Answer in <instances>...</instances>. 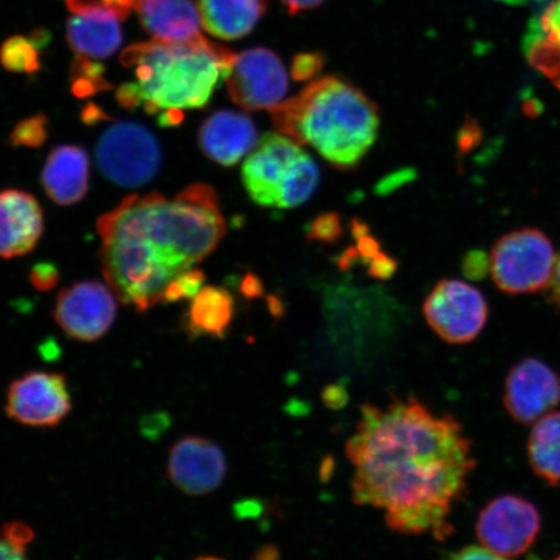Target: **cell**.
I'll use <instances>...</instances> for the list:
<instances>
[{"mask_svg":"<svg viewBox=\"0 0 560 560\" xmlns=\"http://www.w3.org/2000/svg\"><path fill=\"white\" fill-rule=\"evenodd\" d=\"M290 15L317 9L325 0H280Z\"/></svg>","mask_w":560,"mask_h":560,"instance_id":"cell-35","label":"cell"},{"mask_svg":"<svg viewBox=\"0 0 560 560\" xmlns=\"http://www.w3.org/2000/svg\"><path fill=\"white\" fill-rule=\"evenodd\" d=\"M529 464L551 486L560 485V412L537 420L528 443Z\"/></svg>","mask_w":560,"mask_h":560,"instance_id":"cell-23","label":"cell"},{"mask_svg":"<svg viewBox=\"0 0 560 560\" xmlns=\"http://www.w3.org/2000/svg\"><path fill=\"white\" fill-rule=\"evenodd\" d=\"M261 291V284L258 282V279L252 276H248L245 278L243 283V292L245 295L249 298L258 296L260 295Z\"/></svg>","mask_w":560,"mask_h":560,"instance_id":"cell-40","label":"cell"},{"mask_svg":"<svg viewBox=\"0 0 560 560\" xmlns=\"http://www.w3.org/2000/svg\"><path fill=\"white\" fill-rule=\"evenodd\" d=\"M136 9L140 24L156 40L187 44L202 37L192 0H138Z\"/></svg>","mask_w":560,"mask_h":560,"instance_id":"cell-17","label":"cell"},{"mask_svg":"<svg viewBox=\"0 0 560 560\" xmlns=\"http://www.w3.org/2000/svg\"><path fill=\"white\" fill-rule=\"evenodd\" d=\"M228 471L221 447L205 438L188 436L175 443L167 459V476L182 492L205 495L222 485Z\"/></svg>","mask_w":560,"mask_h":560,"instance_id":"cell-13","label":"cell"},{"mask_svg":"<svg viewBox=\"0 0 560 560\" xmlns=\"http://www.w3.org/2000/svg\"><path fill=\"white\" fill-rule=\"evenodd\" d=\"M116 313V299L107 285L81 282L59 293L54 317L70 338L90 342L108 332Z\"/></svg>","mask_w":560,"mask_h":560,"instance_id":"cell-12","label":"cell"},{"mask_svg":"<svg viewBox=\"0 0 560 560\" xmlns=\"http://www.w3.org/2000/svg\"><path fill=\"white\" fill-rule=\"evenodd\" d=\"M529 65L560 89V0H552L529 25L524 38Z\"/></svg>","mask_w":560,"mask_h":560,"instance_id":"cell-21","label":"cell"},{"mask_svg":"<svg viewBox=\"0 0 560 560\" xmlns=\"http://www.w3.org/2000/svg\"><path fill=\"white\" fill-rule=\"evenodd\" d=\"M503 401L516 422L534 423L560 402V381L544 362L524 360L510 371Z\"/></svg>","mask_w":560,"mask_h":560,"instance_id":"cell-14","label":"cell"},{"mask_svg":"<svg viewBox=\"0 0 560 560\" xmlns=\"http://www.w3.org/2000/svg\"><path fill=\"white\" fill-rule=\"evenodd\" d=\"M96 229L108 285L124 304L145 312L163 303L172 280L219 247L226 222L214 188L198 184L174 199L129 196Z\"/></svg>","mask_w":560,"mask_h":560,"instance_id":"cell-2","label":"cell"},{"mask_svg":"<svg viewBox=\"0 0 560 560\" xmlns=\"http://www.w3.org/2000/svg\"><path fill=\"white\" fill-rule=\"evenodd\" d=\"M541 516L521 497L503 495L489 502L476 524V535L486 549L503 558L524 555L536 541Z\"/></svg>","mask_w":560,"mask_h":560,"instance_id":"cell-10","label":"cell"},{"mask_svg":"<svg viewBox=\"0 0 560 560\" xmlns=\"http://www.w3.org/2000/svg\"><path fill=\"white\" fill-rule=\"evenodd\" d=\"M72 410V397L66 376L32 371L13 381L7 392L5 412L18 423L55 427Z\"/></svg>","mask_w":560,"mask_h":560,"instance_id":"cell-11","label":"cell"},{"mask_svg":"<svg viewBox=\"0 0 560 560\" xmlns=\"http://www.w3.org/2000/svg\"><path fill=\"white\" fill-rule=\"evenodd\" d=\"M89 180L88 152L77 145L56 147L42 173L47 195L59 206H72L85 198Z\"/></svg>","mask_w":560,"mask_h":560,"instance_id":"cell-18","label":"cell"},{"mask_svg":"<svg viewBox=\"0 0 560 560\" xmlns=\"http://www.w3.org/2000/svg\"><path fill=\"white\" fill-rule=\"evenodd\" d=\"M556 560H560V557H558Z\"/></svg>","mask_w":560,"mask_h":560,"instance_id":"cell-44","label":"cell"},{"mask_svg":"<svg viewBox=\"0 0 560 560\" xmlns=\"http://www.w3.org/2000/svg\"><path fill=\"white\" fill-rule=\"evenodd\" d=\"M347 457L354 468L353 501L384 511L392 530L445 540L455 502L475 462L462 427L416 398L384 409L365 404Z\"/></svg>","mask_w":560,"mask_h":560,"instance_id":"cell-1","label":"cell"},{"mask_svg":"<svg viewBox=\"0 0 560 560\" xmlns=\"http://www.w3.org/2000/svg\"><path fill=\"white\" fill-rule=\"evenodd\" d=\"M116 100L121 107L132 109L142 105L136 82L125 83L117 90Z\"/></svg>","mask_w":560,"mask_h":560,"instance_id":"cell-33","label":"cell"},{"mask_svg":"<svg viewBox=\"0 0 560 560\" xmlns=\"http://www.w3.org/2000/svg\"><path fill=\"white\" fill-rule=\"evenodd\" d=\"M206 276L200 270H187L172 280L166 287L163 303H177L185 299H194L201 290Z\"/></svg>","mask_w":560,"mask_h":560,"instance_id":"cell-28","label":"cell"},{"mask_svg":"<svg viewBox=\"0 0 560 560\" xmlns=\"http://www.w3.org/2000/svg\"><path fill=\"white\" fill-rule=\"evenodd\" d=\"M108 118L101 108L93 104L88 105L82 112V120L88 125H95L100 121L108 120Z\"/></svg>","mask_w":560,"mask_h":560,"instance_id":"cell-39","label":"cell"},{"mask_svg":"<svg viewBox=\"0 0 560 560\" xmlns=\"http://www.w3.org/2000/svg\"><path fill=\"white\" fill-rule=\"evenodd\" d=\"M342 235L339 214L325 213L317 217L307 230V240L320 243H336Z\"/></svg>","mask_w":560,"mask_h":560,"instance_id":"cell-29","label":"cell"},{"mask_svg":"<svg viewBox=\"0 0 560 560\" xmlns=\"http://www.w3.org/2000/svg\"><path fill=\"white\" fill-rule=\"evenodd\" d=\"M39 42L30 37H12L0 47V62L13 73L33 74L40 69Z\"/></svg>","mask_w":560,"mask_h":560,"instance_id":"cell-24","label":"cell"},{"mask_svg":"<svg viewBox=\"0 0 560 560\" xmlns=\"http://www.w3.org/2000/svg\"><path fill=\"white\" fill-rule=\"evenodd\" d=\"M118 13L108 9L74 13L68 20L70 47L89 59H107L121 46L122 32Z\"/></svg>","mask_w":560,"mask_h":560,"instance_id":"cell-19","label":"cell"},{"mask_svg":"<svg viewBox=\"0 0 560 560\" xmlns=\"http://www.w3.org/2000/svg\"><path fill=\"white\" fill-rule=\"evenodd\" d=\"M70 83H72V93L79 97L112 89L110 83L105 80L104 66L80 55L73 61Z\"/></svg>","mask_w":560,"mask_h":560,"instance_id":"cell-25","label":"cell"},{"mask_svg":"<svg viewBox=\"0 0 560 560\" xmlns=\"http://www.w3.org/2000/svg\"><path fill=\"white\" fill-rule=\"evenodd\" d=\"M184 110L180 109H166L160 112L158 122L161 128H172V126H178L184 121Z\"/></svg>","mask_w":560,"mask_h":560,"instance_id":"cell-36","label":"cell"},{"mask_svg":"<svg viewBox=\"0 0 560 560\" xmlns=\"http://www.w3.org/2000/svg\"><path fill=\"white\" fill-rule=\"evenodd\" d=\"M31 282L34 289L39 291H51L59 282V270L51 262H40L33 266Z\"/></svg>","mask_w":560,"mask_h":560,"instance_id":"cell-31","label":"cell"},{"mask_svg":"<svg viewBox=\"0 0 560 560\" xmlns=\"http://www.w3.org/2000/svg\"><path fill=\"white\" fill-rule=\"evenodd\" d=\"M33 540V530L24 523L5 524L0 532V560H26V546Z\"/></svg>","mask_w":560,"mask_h":560,"instance_id":"cell-26","label":"cell"},{"mask_svg":"<svg viewBox=\"0 0 560 560\" xmlns=\"http://www.w3.org/2000/svg\"><path fill=\"white\" fill-rule=\"evenodd\" d=\"M48 120L45 115H37L19 122L10 136L13 147H27L38 149L48 137Z\"/></svg>","mask_w":560,"mask_h":560,"instance_id":"cell-27","label":"cell"},{"mask_svg":"<svg viewBox=\"0 0 560 560\" xmlns=\"http://www.w3.org/2000/svg\"><path fill=\"white\" fill-rule=\"evenodd\" d=\"M195 560H223V559L214 558V557H205V558H198V559H195Z\"/></svg>","mask_w":560,"mask_h":560,"instance_id":"cell-43","label":"cell"},{"mask_svg":"<svg viewBox=\"0 0 560 560\" xmlns=\"http://www.w3.org/2000/svg\"><path fill=\"white\" fill-rule=\"evenodd\" d=\"M485 264V258H479V254H474L468 256L465 261V270L468 277L478 278L481 271H486L485 269L488 266H481Z\"/></svg>","mask_w":560,"mask_h":560,"instance_id":"cell-38","label":"cell"},{"mask_svg":"<svg viewBox=\"0 0 560 560\" xmlns=\"http://www.w3.org/2000/svg\"><path fill=\"white\" fill-rule=\"evenodd\" d=\"M109 9L116 11L122 20L129 16L132 9H136L138 0H104Z\"/></svg>","mask_w":560,"mask_h":560,"instance_id":"cell-37","label":"cell"},{"mask_svg":"<svg viewBox=\"0 0 560 560\" xmlns=\"http://www.w3.org/2000/svg\"><path fill=\"white\" fill-rule=\"evenodd\" d=\"M451 560H506V558L494 555L486 548H478V546H468L454 555Z\"/></svg>","mask_w":560,"mask_h":560,"instance_id":"cell-34","label":"cell"},{"mask_svg":"<svg viewBox=\"0 0 560 560\" xmlns=\"http://www.w3.org/2000/svg\"><path fill=\"white\" fill-rule=\"evenodd\" d=\"M368 265L369 275L381 280L394 277L397 269V262L395 258L382 254V252H380V254H377L375 257L371 258Z\"/></svg>","mask_w":560,"mask_h":560,"instance_id":"cell-32","label":"cell"},{"mask_svg":"<svg viewBox=\"0 0 560 560\" xmlns=\"http://www.w3.org/2000/svg\"><path fill=\"white\" fill-rule=\"evenodd\" d=\"M550 289L552 291V298L556 299L560 305V255L557 257L555 275H552Z\"/></svg>","mask_w":560,"mask_h":560,"instance_id":"cell-41","label":"cell"},{"mask_svg":"<svg viewBox=\"0 0 560 560\" xmlns=\"http://www.w3.org/2000/svg\"><path fill=\"white\" fill-rule=\"evenodd\" d=\"M482 293L460 280H441L427 296L423 313L433 331L451 345H466L478 338L488 319Z\"/></svg>","mask_w":560,"mask_h":560,"instance_id":"cell-8","label":"cell"},{"mask_svg":"<svg viewBox=\"0 0 560 560\" xmlns=\"http://www.w3.org/2000/svg\"><path fill=\"white\" fill-rule=\"evenodd\" d=\"M235 54L205 37L187 44L151 40L132 45L121 55L136 68L142 105L150 115L166 109L205 108L219 82L225 81Z\"/></svg>","mask_w":560,"mask_h":560,"instance_id":"cell-4","label":"cell"},{"mask_svg":"<svg viewBox=\"0 0 560 560\" xmlns=\"http://www.w3.org/2000/svg\"><path fill=\"white\" fill-rule=\"evenodd\" d=\"M202 152L214 163L235 166L257 144V130L248 116L234 110L215 112L199 130Z\"/></svg>","mask_w":560,"mask_h":560,"instance_id":"cell-16","label":"cell"},{"mask_svg":"<svg viewBox=\"0 0 560 560\" xmlns=\"http://www.w3.org/2000/svg\"><path fill=\"white\" fill-rule=\"evenodd\" d=\"M225 82L231 100L247 110L272 109L289 91L283 61L264 47L235 55Z\"/></svg>","mask_w":560,"mask_h":560,"instance_id":"cell-9","label":"cell"},{"mask_svg":"<svg viewBox=\"0 0 560 560\" xmlns=\"http://www.w3.org/2000/svg\"><path fill=\"white\" fill-rule=\"evenodd\" d=\"M44 233V212L31 194L0 192V257L30 254Z\"/></svg>","mask_w":560,"mask_h":560,"instance_id":"cell-15","label":"cell"},{"mask_svg":"<svg viewBox=\"0 0 560 560\" xmlns=\"http://www.w3.org/2000/svg\"><path fill=\"white\" fill-rule=\"evenodd\" d=\"M266 11L268 0H199L202 26L222 40L245 37L255 30Z\"/></svg>","mask_w":560,"mask_h":560,"instance_id":"cell-20","label":"cell"},{"mask_svg":"<svg viewBox=\"0 0 560 560\" xmlns=\"http://www.w3.org/2000/svg\"><path fill=\"white\" fill-rule=\"evenodd\" d=\"M242 179L257 206L291 209L312 198L319 185V171L295 140L265 135L244 161Z\"/></svg>","mask_w":560,"mask_h":560,"instance_id":"cell-5","label":"cell"},{"mask_svg":"<svg viewBox=\"0 0 560 560\" xmlns=\"http://www.w3.org/2000/svg\"><path fill=\"white\" fill-rule=\"evenodd\" d=\"M325 66V56L320 52H304L295 56L291 73L296 81H307L320 73Z\"/></svg>","mask_w":560,"mask_h":560,"instance_id":"cell-30","label":"cell"},{"mask_svg":"<svg viewBox=\"0 0 560 560\" xmlns=\"http://www.w3.org/2000/svg\"><path fill=\"white\" fill-rule=\"evenodd\" d=\"M270 110L280 135L299 144H311L339 170L359 165L380 132L376 104L338 77L314 81L299 96Z\"/></svg>","mask_w":560,"mask_h":560,"instance_id":"cell-3","label":"cell"},{"mask_svg":"<svg viewBox=\"0 0 560 560\" xmlns=\"http://www.w3.org/2000/svg\"><path fill=\"white\" fill-rule=\"evenodd\" d=\"M557 256L549 237L535 229L502 236L489 256L493 282L503 292L522 295L546 289L555 275Z\"/></svg>","mask_w":560,"mask_h":560,"instance_id":"cell-6","label":"cell"},{"mask_svg":"<svg viewBox=\"0 0 560 560\" xmlns=\"http://www.w3.org/2000/svg\"><path fill=\"white\" fill-rule=\"evenodd\" d=\"M508 3L523 4L528 2H545V0H506Z\"/></svg>","mask_w":560,"mask_h":560,"instance_id":"cell-42","label":"cell"},{"mask_svg":"<svg viewBox=\"0 0 560 560\" xmlns=\"http://www.w3.org/2000/svg\"><path fill=\"white\" fill-rule=\"evenodd\" d=\"M235 301L233 295L221 287H205L198 292L185 315L186 332L192 339L209 336L223 339L233 324Z\"/></svg>","mask_w":560,"mask_h":560,"instance_id":"cell-22","label":"cell"},{"mask_svg":"<svg viewBox=\"0 0 560 560\" xmlns=\"http://www.w3.org/2000/svg\"><path fill=\"white\" fill-rule=\"evenodd\" d=\"M102 173L122 187L149 184L161 165V150L152 132L132 121L116 122L103 132L96 149Z\"/></svg>","mask_w":560,"mask_h":560,"instance_id":"cell-7","label":"cell"}]
</instances>
